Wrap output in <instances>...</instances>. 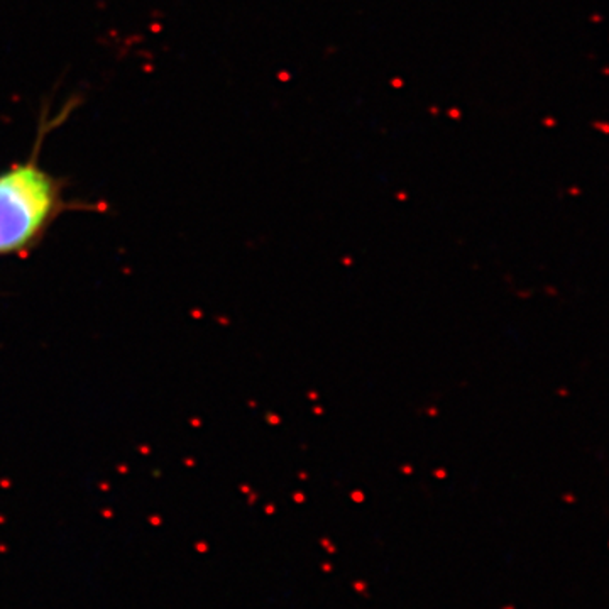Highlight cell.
<instances>
[{"label":"cell","instance_id":"6da1fadb","mask_svg":"<svg viewBox=\"0 0 609 609\" xmlns=\"http://www.w3.org/2000/svg\"><path fill=\"white\" fill-rule=\"evenodd\" d=\"M64 107L48 119V108L37 127L29 156L0 169V259L26 257L41 246L54 222L71 210H97V205L71 200L66 195L68 181L51 173L41 163L46 136L70 115Z\"/></svg>","mask_w":609,"mask_h":609}]
</instances>
